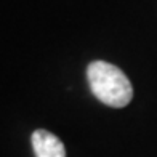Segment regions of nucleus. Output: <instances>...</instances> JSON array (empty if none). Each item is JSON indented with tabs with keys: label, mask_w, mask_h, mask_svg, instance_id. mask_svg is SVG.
Here are the masks:
<instances>
[{
	"label": "nucleus",
	"mask_w": 157,
	"mask_h": 157,
	"mask_svg": "<svg viewBox=\"0 0 157 157\" xmlns=\"http://www.w3.org/2000/svg\"><path fill=\"white\" fill-rule=\"evenodd\" d=\"M31 141L35 157H66L63 141L47 130H35Z\"/></svg>",
	"instance_id": "2"
},
{
	"label": "nucleus",
	"mask_w": 157,
	"mask_h": 157,
	"mask_svg": "<svg viewBox=\"0 0 157 157\" xmlns=\"http://www.w3.org/2000/svg\"><path fill=\"white\" fill-rule=\"evenodd\" d=\"M88 83L99 101L111 108H125L133 98V87L122 69L108 61H93L87 69Z\"/></svg>",
	"instance_id": "1"
}]
</instances>
